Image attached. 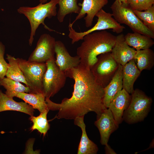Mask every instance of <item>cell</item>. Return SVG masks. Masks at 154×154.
I'll use <instances>...</instances> for the list:
<instances>
[{
  "label": "cell",
  "instance_id": "obj_29",
  "mask_svg": "<svg viewBox=\"0 0 154 154\" xmlns=\"http://www.w3.org/2000/svg\"><path fill=\"white\" fill-rule=\"evenodd\" d=\"M5 52V46L0 41V80L2 79L5 76L9 65L4 58Z\"/></svg>",
  "mask_w": 154,
  "mask_h": 154
},
{
  "label": "cell",
  "instance_id": "obj_30",
  "mask_svg": "<svg viewBox=\"0 0 154 154\" xmlns=\"http://www.w3.org/2000/svg\"><path fill=\"white\" fill-rule=\"evenodd\" d=\"M105 153L107 154H116V153L108 144L105 145Z\"/></svg>",
  "mask_w": 154,
  "mask_h": 154
},
{
  "label": "cell",
  "instance_id": "obj_19",
  "mask_svg": "<svg viewBox=\"0 0 154 154\" xmlns=\"http://www.w3.org/2000/svg\"><path fill=\"white\" fill-rule=\"evenodd\" d=\"M141 72L137 68L135 60L133 59L122 66L123 89L129 94L134 90V83Z\"/></svg>",
  "mask_w": 154,
  "mask_h": 154
},
{
  "label": "cell",
  "instance_id": "obj_23",
  "mask_svg": "<svg viewBox=\"0 0 154 154\" xmlns=\"http://www.w3.org/2000/svg\"><path fill=\"white\" fill-rule=\"evenodd\" d=\"M6 56V58L9 62V65L5 76L15 81L23 83L27 86L23 72L20 67L17 58L8 54Z\"/></svg>",
  "mask_w": 154,
  "mask_h": 154
},
{
  "label": "cell",
  "instance_id": "obj_14",
  "mask_svg": "<svg viewBox=\"0 0 154 154\" xmlns=\"http://www.w3.org/2000/svg\"><path fill=\"white\" fill-rule=\"evenodd\" d=\"M56 59L55 62L59 68L65 71L66 70L78 66L80 63L78 56H71L64 44L60 40L56 41L55 45Z\"/></svg>",
  "mask_w": 154,
  "mask_h": 154
},
{
  "label": "cell",
  "instance_id": "obj_18",
  "mask_svg": "<svg viewBox=\"0 0 154 154\" xmlns=\"http://www.w3.org/2000/svg\"><path fill=\"white\" fill-rule=\"evenodd\" d=\"M84 116L75 118L74 124L81 129L82 134L78 147V154H96L98 150L97 145L88 138L86 130Z\"/></svg>",
  "mask_w": 154,
  "mask_h": 154
},
{
  "label": "cell",
  "instance_id": "obj_1",
  "mask_svg": "<svg viewBox=\"0 0 154 154\" xmlns=\"http://www.w3.org/2000/svg\"><path fill=\"white\" fill-rule=\"evenodd\" d=\"M67 76L74 81V90L70 98L63 99L60 104L46 98L48 109L58 110V119H74L93 112L97 115V119L107 108L103 99L104 88L96 81L90 69L81 64L77 67L66 70Z\"/></svg>",
  "mask_w": 154,
  "mask_h": 154
},
{
  "label": "cell",
  "instance_id": "obj_7",
  "mask_svg": "<svg viewBox=\"0 0 154 154\" xmlns=\"http://www.w3.org/2000/svg\"><path fill=\"white\" fill-rule=\"evenodd\" d=\"M17 59L30 88L29 93H43L42 80L47 69L46 62L30 61L22 58H17Z\"/></svg>",
  "mask_w": 154,
  "mask_h": 154
},
{
  "label": "cell",
  "instance_id": "obj_6",
  "mask_svg": "<svg viewBox=\"0 0 154 154\" xmlns=\"http://www.w3.org/2000/svg\"><path fill=\"white\" fill-rule=\"evenodd\" d=\"M95 16L98 18L96 23L92 28L84 32H77L73 28L72 26L69 25V33L68 36L72 40V44L83 40L85 35L96 31L112 29L113 32L120 34L125 29L124 26L118 23L114 19L112 13L106 12L102 9L96 14Z\"/></svg>",
  "mask_w": 154,
  "mask_h": 154
},
{
  "label": "cell",
  "instance_id": "obj_25",
  "mask_svg": "<svg viewBox=\"0 0 154 154\" xmlns=\"http://www.w3.org/2000/svg\"><path fill=\"white\" fill-rule=\"evenodd\" d=\"M78 0H58L59 8L57 17L60 23H62L67 15L74 13L78 14L81 7L77 4Z\"/></svg>",
  "mask_w": 154,
  "mask_h": 154
},
{
  "label": "cell",
  "instance_id": "obj_16",
  "mask_svg": "<svg viewBox=\"0 0 154 154\" xmlns=\"http://www.w3.org/2000/svg\"><path fill=\"white\" fill-rule=\"evenodd\" d=\"M122 70V66L119 64L118 69L111 80L104 88L103 102L107 108H109L114 98L123 89Z\"/></svg>",
  "mask_w": 154,
  "mask_h": 154
},
{
  "label": "cell",
  "instance_id": "obj_32",
  "mask_svg": "<svg viewBox=\"0 0 154 154\" xmlns=\"http://www.w3.org/2000/svg\"><path fill=\"white\" fill-rule=\"evenodd\" d=\"M48 0H39L40 3H46Z\"/></svg>",
  "mask_w": 154,
  "mask_h": 154
},
{
  "label": "cell",
  "instance_id": "obj_8",
  "mask_svg": "<svg viewBox=\"0 0 154 154\" xmlns=\"http://www.w3.org/2000/svg\"><path fill=\"white\" fill-rule=\"evenodd\" d=\"M55 58L46 62V70L42 80L43 92L46 98H50L56 94L64 86L67 76L64 71L56 65Z\"/></svg>",
  "mask_w": 154,
  "mask_h": 154
},
{
  "label": "cell",
  "instance_id": "obj_11",
  "mask_svg": "<svg viewBox=\"0 0 154 154\" xmlns=\"http://www.w3.org/2000/svg\"><path fill=\"white\" fill-rule=\"evenodd\" d=\"M94 124L98 128L100 136L101 144H108L111 134L119 127V124L116 121L113 114L108 108L105 109L99 118L95 121Z\"/></svg>",
  "mask_w": 154,
  "mask_h": 154
},
{
  "label": "cell",
  "instance_id": "obj_4",
  "mask_svg": "<svg viewBox=\"0 0 154 154\" xmlns=\"http://www.w3.org/2000/svg\"><path fill=\"white\" fill-rule=\"evenodd\" d=\"M152 102L151 98L142 90L136 89L131 94L130 103L124 112L123 119L130 124L143 121L148 114Z\"/></svg>",
  "mask_w": 154,
  "mask_h": 154
},
{
  "label": "cell",
  "instance_id": "obj_27",
  "mask_svg": "<svg viewBox=\"0 0 154 154\" xmlns=\"http://www.w3.org/2000/svg\"><path fill=\"white\" fill-rule=\"evenodd\" d=\"M133 11L143 24L154 32V5L144 11Z\"/></svg>",
  "mask_w": 154,
  "mask_h": 154
},
{
  "label": "cell",
  "instance_id": "obj_24",
  "mask_svg": "<svg viewBox=\"0 0 154 154\" xmlns=\"http://www.w3.org/2000/svg\"><path fill=\"white\" fill-rule=\"evenodd\" d=\"M0 86H3L6 89L5 94L12 98L16 97L19 93H29L30 91L28 86H25L20 82L6 77L0 80Z\"/></svg>",
  "mask_w": 154,
  "mask_h": 154
},
{
  "label": "cell",
  "instance_id": "obj_22",
  "mask_svg": "<svg viewBox=\"0 0 154 154\" xmlns=\"http://www.w3.org/2000/svg\"><path fill=\"white\" fill-rule=\"evenodd\" d=\"M134 59L141 72L144 70H150L154 66V53L150 48L136 50Z\"/></svg>",
  "mask_w": 154,
  "mask_h": 154
},
{
  "label": "cell",
  "instance_id": "obj_13",
  "mask_svg": "<svg viewBox=\"0 0 154 154\" xmlns=\"http://www.w3.org/2000/svg\"><path fill=\"white\" fill-rule=\"evenodd\" d=\"M136 52V50L126 43L123 34H120L116 36L115 43L111 52L118 64L123 66L134 59Z\"/></svg>",
  "mask_w": 154,
  "mask_h": 154
},
{
  "label": "cell",
  "instance_id": "obj_17",
  "mask_svg": "<svg viewBox=\"0 0 154 154\" xmlns=\"http://www.w3.org/2000/svg\"><path fill=\"white\" fill-rule=\"evenodd\" d=\"M6 111H15L33 116L34 108L25 102H17L13 98L7 96L0 90V112Z\"/></svg>",
  "mask_w": 154,
  "mask_h": 154
},
{
  "label": "cell",
  "instance_id": "obj_12",
  "mask_svg": "<svg viewBox=\"0 0 154 154\" xmlns=\"http://www.w3.org/2000/svg\"><path fill=\"white\" fill-rule=\"evenodd\" d=\"M108 3V0H83L82 3L78 4L81 6L80 13L73 22L72 23L70 22L69 25L72 26L76 21L82 18L87 14L84 18L86 26L87 28L91 27L96 14Z\"/></svg>",
  "mask_w": 154,
  "mask_h": 154
},
{
  "label": "cell",
  "instance_id": "obj_5",
  "mask_svg": "<svg viewBox=\"0 0 154 154\" xmlns=\"http://www.w3.org/2000/svg\"><path fill=\"white\" fill-rule=\"evenodd\" d=\"M110 8L113 17L118 23L127 25L134 33L154 38V32L143 24L128 5L120 3L115 0Z\"/></svg>",
  "mask_w": 154,
  "mask_h": 154
},
{
  "label": "cell",
  "instance_id": "obj_28",
  "mask_svg": "<svg viewBox=\"0 0 154 154\" xmlns=\"http://www.w3.org/2000/svg\"><path fill=\"white\" fill-rule=\"evenodd\" d=\"M127 3L133 10L142 11L154 5V0H127Z\"/></svg>",
  "mask_w": 154,
  "mask_h": 154
},
{
  "label": "cell",
  "instance_id": "obj_2",
  "mask_svg": "<svg viewBox=\"0 0 154 154\" xmlns=\"http://www.w3.org/2000/svg\"><path fill=\"white\" fill-rule=\"evenodd\" d=\"M116 36L105 30L93 32L83 37V41L77 49L80 64L91 69L97 61L98 56L111 52L116 42Z\"/></svg>",
  "mask_w": 154,
  "mask_h": 154
},
{
  "label": "cell",
  "instance_id": "obj_3",
  "mask_svg": "<svg viewBox=\"0 0 154 154\" xmlns=\"http://www.w3.org/2000/svg\"><path fill=\"white\" fill-rule=\"evenodd\" d=\"M58 2V0H50L48 3L43 4L40 3L35 7L22 6L17 9V12L24 15L29 21L31 33L29 42L30 46L32 44L36 31L41 24L44 26L46 29L50 31H54L64 35V33H59L50 28L44 23L46 18L50 19L57 15L56 6Z\"/></svg>",
  "mask_w": 154,
  "mask_h": 154
},
{
  "label": "cell",
  "instance_id": "obj_9",
  "mask_svg": "<svg viewBox=\"0 0 154 154\" xmlns=\"http://www.w3.org/2000/svg\"><path fill=\"white\" fill-rule=\"evenodd\" d=\"M90 70L96 82L104 88L110 82L117 70L119 64L111 52L102 54Z\"/></svg>",
  "mask_w": 154,
  "mask_h": 154
},
{
  "label": "cell",
  "instance_id": "obj_10",
  "mask_svg": "<svg viewBox=\"0 0 154 154\" xmlns=\"http://www.w3.org/2000/svg\"><path fill=\"white\" fill-rule=\"evenodd\" d=\"M56 40L50 35H41L37 42L36 46L30 55L28 60L38 62H46L54 58Z\"/></svg>",
  "mask_w": 154,
  "mask_h": 154
},
{
  "label": "cell",
  "instance_id": "obj_21",
  "mask_svg": "<svg viewBox=\"0 0 154 154\" xmlns=\"http://www.w3.org/2000/svg\"><path fill=\"white\" fill-rule=\"evenodd\" d=\"M16 97L21 99L31 105L34 109L38 110L40 113L48 110L46 101V98L43 93L32 94L20 92Z\"/></svg>",
  "mask_w": 154,
  "mask_h": 154
},
{
  "label": "cell",
  "instance_id": "obj_26",
  "mask_svg": "<svg viewBox=\"0 0 154 154\" xmlns=\"http://www.w3.org/2000/svg\"><path fill=\"white\" fill-rule=\"evenodd\" d=\"M49 111L41 112L37 117L31 116L29 119L33 123L31 128V130L36 129L44 136L45 135L50 127L47 119V115Z\"/></svg>",
  "mask_w": 154,
  "mask_h": 154
},
{
  "label": "cell",
  "instance_id": "obj_20",
  "mask_svg": "<svg viewBox=\"0 0 154 154\" xmlns=\"http://www.w3.org/2000/svg\"><path fill=\"white\" fill-rule=\"evenodd\" d=\"M124 37L128 45L136 50L149 48L154 44L152 38L138 33H129L124 35Z\"/></svg>",
  "mask_w": 154,
  "mask_h": 154
},
{
  "label": "cell",
  "instance_id": "obj_31",
  "mask_svg": "<svg viewBox=\"0 0 154 154\" xmlns=\"http://www.w3.org/2000/svg\"><path fill=\"white\" fill-rule=\"evenodd\" d=\"M120 3H122L125 5H128L127 0H117Z\"/></svg>",
  "mask_w": 154,
  "mask_h": 154
},
{
  "label": "cell",
  "instance_id": "obj_15",
  "mask_svg": "<svg viewBox=\"0 0 154 154\" xmlns=\"http://www.w3.org/2000/svg\"><path fill=\"white\" fill-rule=\"evenodd\" d=\"M129 94L123 89L114 98L109 107L114 119L119 124L123 120L124 112L130 104L131 95Z\"/></svg>",
  "mask_w": 154,
  "mask_h": 154
}]
</instances>
